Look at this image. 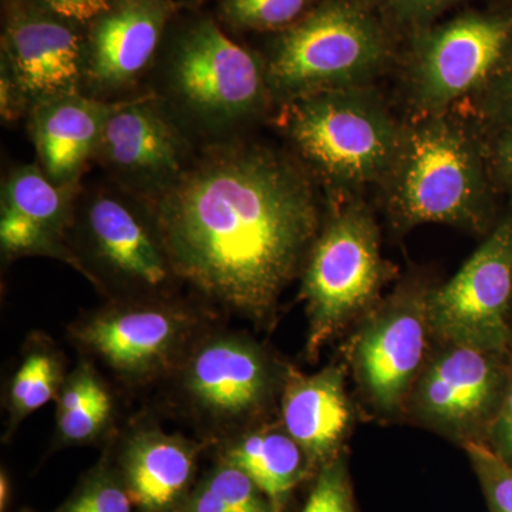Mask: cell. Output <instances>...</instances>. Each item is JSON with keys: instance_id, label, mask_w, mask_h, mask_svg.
<instances>
[{"instance_id": "cell-1", "label": "cell", "mask_w": 512, "mask_h": 512, "mask_svg": "<svg viewBox=\"0 0 512 512\" xmlns=\"http://www.w3.org/2000/svg\"><path fill=\"white\" fill-rule=\"evenodd\" d=\"M147 202L181 284L259 326L274 322L325 218L298 158L242 136L198 146Z\"/></svg>"}, {"instance_id": "cell-2", "label": "cell", "mask_w": 512, "mask_h": 512, "mask_svg": "<svg viewBox=\"0 0 512 512\" xmlns=\"http://www.w3.org/2000/svg\"><path fill=\"white\" fill-rule=\"evenodd\" d=\"M150 90L201 144L241 137L274 109L264 57L229 39L215 20H194L160 52Z\"/></svg>"}, {"instance_id": "cell-3", "label": "cell", "mask_w": 512, "mask_h": 512, "mask_svg": "<svg viewBox=\"0 0 512 512\" xmlns=\"http://www.w3.org/2000/svg\"><path fill=\"white\" fill-rule=\"evenodd\" d=\"M394 227L447 224L478 231L487 221V171L476 136L450 113L403 124L402 140L382 181Z\"/></svg>"}, {"instance_id": "cell-4", "label": "cell", "mask_w": 512, "mask_h": 512, "mask_svg": "<svg viewBox=\"0 0 512 512\" xmlns=\"http://www.w3.org/2000/svg\"><path fill=\"white\" fill-rule=\"evenodd\" d=\"M275 109L272 123L315 181L348 192L382 184L389 173L403 124L372 86L311 94Z\"/></svg>"}, {"instance_id": "cell-5", "label": "cell", "mask_w": 512, "mask_h": 512, "mask_svg": "<svg viewBox=\"0 0 512 512\" xmlns=\"http://www.w3.org/2000/svg\"><path fill=\"white\" fill-rule=\"evenodd\" d=\"M244 333L210 328L192 343L170 379L168 402L204 443H221L259 426L281 399L288 370Z\"/></svg>"}, {"instance_id": "cell-6", "label": "cell", "mask_w": 512, "mask_h": 512, "mask_svg": "<svg viewBox=\"0 0 512 512\" xmlns=\"http://www.w3.org/2000/svg\"><path fill=\"white\" fill-rule=\"evenodd\" d=\"M70 245L76 271L109 301L175 296L183 285L148 202L113 181L83 185Z\"/></svg>"}, {"instance_id": "cell-7", "label": "cell", "mask_w": 512, "mask_h": 512, "mask_svg": "<svg viewBox=\"0 0 512 512\" xmlns=\"http://www.w3.org/2000/svg\"><path fill=\"white\" fill-rule=\"evenodd\" d=\"M382 26L357 0H325L279 32L264 57L274 107L370 87L389 62Z\"/></svg>"}, {"instance_id": "cell-8", "label": "cell", "mask_w": 512, "mask_h": 512, "mask_svg": "<svg viewBox=\"0 0 512 512\" xmlns=\"http://www.w3.org/2000/svg\"><path fill=\"white\" fill-rule=\"evenodd\" d=\"M389 276L372 212L362 201L335 202L325 212L301 274L309 362L318 360L353 320L375 308Z\"/></svg>"}, {"instance_id": "cell-9", "label": "cell", "mask_w": 512, "mask_h": 512, "mask_svg": "<svg viewBox=\"0 0 512 512\" xmlns=\"http://www.w3.org/2000/svg\"><path fill=\"white\" fill-rule=\"evenodd\" d=\"M210 315L184 299H117L86 312L67 329L74 346L128 390L164 384Z\"/></svg>"}, {"instance_id": "cell-10", "label": "cell", "mask_w": 512, "mask_h": 512, "mask_svg": "<svg viewBox=\"0 0 512 512\" xmlns=\"http://www.w3.org/2000/svg\"><path fill=\"white\" fill-rule=\"evenodd\" d=\"M512 40V25L495 16L463 15L424 33L416 42L406 86L416 116L447 113L484 89Z\"/></svg>"}, {"instance_id": "cell-11", "label": "cell", "mask_w": 512, "mask_h": 512, "mask_svg": "<svg viewBox=\"0 0 512 512\" xmlns=\"http://www.w3.org/2000/svg\"><path fill=\"white\" fill-rule=\"evenodd\" d=\"M430 289L407 284L366 315L352 340L353 369L379 412L402 410L426 366Z\"/></svg>"}, {"instance_id": "cell-12", "label": "cell", "mask_w": 512, "mask_h": 512, "mask_svg": "<svg viewBox=\"0 0 512 512\" xmlns=\"http://www.w3.org/2000/svg\"><path fill=\"white\" fill-rule=\"evenodd\" d=\"M198 144L150 90L121 100L103 128L93 163L114 184L150 201L171 187Z\"/></svg>"}, {"instance_id": "cell-13", "label": "cell", "mask_w": 512, "mask_h": 512, "mask_svg": "<svg viewBox=\"0 0 512 512\" xmlns=\"http://www.w3.org/2000/svg\"><path fill=\"white\" fill-rule=\"evenodd\" d=\"M512 218L491 232L446 285L429 296L431 336L504 352L511 339Z\"/></svg>"}, {"instance_id": "cell-14", "label": "cell", "mask_w": 512, "mask_h": 512, "mask_svg": "<svg viewBox=\"0 0 512 512\" xmlns=\"http://www.w3.org/2000/svg\"><path fill=\"white\" fill-rule=\"evenodd\" d=\"M178 9L173 0H114L84 35L82 93L114 103L146 92Z\"/></svg>"}, {"instance_id": "cell-15", "label": "cell", "mask_w": 512, "mask_h": 512, "mask_svg": "<svg viewBox=\"0 0 512 512\" xmlns=\"http://www.w3.org/2000/svg\"><path fill=\"white\" fill-rule=\"evenodd\" d=\"M495 350L441 343L414 383L409 402L414 416L431 429L467 443L493 421L501 372Z\"/></svg>"}, {"instance_id": "cell-16", "label": "cell", "mask_w": 512, "mask_h": 512, "mask_svg": "<svg viewBox=\"0 0 512 512\" xmlns=\"http://www.w3.org/2000/svg\"><path fill=\"white\" fill-rule=\"evenodd\" d=\"M30 0H10L2 35V59L28 100L82 93L84 35Z\"/></svg>"}, {"instance_id": "cell-17", "label": "cell", "mask_w": 512, "mask_h": 512, "mask_svg": "<svg viewBox=\"0 0 512 512\" xmlns=\"http://www.w3.org/2000/svg\"><path fill=\"white\" fill-rule=\"evenodd\" d=\"M82 187L55 183L37 163L13 167L0 198L3 261L45 256L76 269L70 234Z\"/></svg>"}, {"instance_id": "cell-18", "label": "cell", "mask_w": 512, "mask_h": 512, "mask_svg": "<svg viewBox=\"0 0 512 512\" xmlns=\"http://www.w3.org/2000/svg\"><path fill=\"white\" fill-rule=\"evenodd\" d=\"M202 447L201 441L167 433L151 420L130 424L114 461L134 507L173 511L190 493Z\"/></svg>"}, {"instance_id": "cell-19", "label": "cell", "mask_w": 512, "mask_h": 512, "mask_svg": "<svg viewBox=\"0 0 512 512\" xmlns=\"http://www.w3.org/2000/svg\"><path fill=\"white\" fill-rule=\"evenodd\" d=\"M119 101H101L83 93L62 94L35 104L26 116L37 161L57 184H83L103 128Z\"/></svg>"}, {"instance_id": "cell-20", "label": "cell", "mask_w": 512, "mask_h": 512, "mask_svg": "<svg viewBox=\"0 0 512 512\" xmlns=\"http://www.w3.org/2000/svg\"><path fill=\"white\" fill-rule=\"evenodd\" d=\"M345 369L332 365L313 375L289 367L281 393V424L312 466L329 463L348 434L350 404Z\"/></svg>"}, {"instance_id": "cell-21", "label": "cell", "mask_w": 512, "mask_h": 512, "mask_svg": "<svg viewBox=\"0 0 512 512\" xmlns=\"http://www.w3.org/2000/svg\"><path fill=\"white\" fill-rule=\"evenodd\" d=\"M218 460L238 467L281 512L289 494L312 467L302 447L282 424H259L221 443Z\"/></svg>"}, {"instance_id": "cell-22", "label": "cell", "mask_w": 512, "mask_h": 512, "mask_svg": "<svg viewBox=\"0 0 512 512\" xmlns=\"http://www.w3.org/2000/svg\"><path fill=\"white\" fill-rule=\"evenodd\" d=\"M55 446H93L116 429V397L89 357H80L56 397Z\"/></svg>"}, {"instance_id": "cell-23", "label": "cell", "mask_w": 512, "mask_h": 512, "mask_svg": "<svg viewBox=\"0 0 512 512\" xmlns=\"http://www.w3.org/2000/svg\"><path fill=\"white\" fill-rule=\"evenodd\" d=\"M67 373L66 357L55 343L42 333H33L6 387L3 440H10L23 421L56 400Z\"/></svg>"}, {"instance_id": "cell-24", "label": "cell", "mask_w": 512, "mask_h": 512, "mask_svg": "<svg viewBox=\"0 0 512 512\" xmlns=\"http://www.w3.org/2000/svg\"><path fill=\"white\" fill-rule=\"evenodd\" d=\"M171 512H275L271 501L238 467L218 460Z\"/></svg>"}, {"instance_id": "cell-25", "label": "cell", "mask_w": 512, "mask_h": 512, "mask_svg": "<svg viewBox=\"0 0 512 512\" xmlns=\"http://www.w3.org/2000/svg\"><path fill=\"white\" fill-rule=\"evenodd\" d=\"M134 508L109 450L56 512H134Z\"/></svg>"}, {"instance_id": "cell-26", "label": "cell", "mask_w": 512, "mask_h": 512, "mask_svg": "<svg viewBox=\"0 0 512 512\" xmlns=\"http://www.w3.org/2000/svg\"><path fill=\"white\" fill-rule=\"evenodd\" d=\"M313 0H218L221 18L231 28L281 32L309 12Z\"/></svg>"}, {"instance_id": "cell-27", "label": "cell", "mask_w": 512, "mask_h": 512, "mask_svg": "<svg viewBox=\"0 0 512 512\" xmlns=\"http://www.w3.org/2000/svg\"><path fill=\"white\" fill-rule=\"evenodd\" d=\"M493 512H512V466L493 448L481 441L464 443Z\"/></svg>"}, {"instance_id": "cell-28", "label": "cell", "mask_w": 512, "mask_h": 512, "mask_svg": "<svg viewBox=\"0 0 512 512\" xmlns=\"http://www.w3.org/2000/svg\"><path fill=\"white\" fill-rule=\"evenodd\" d=\"M302 512H353L348 477L338 458H333L320 470Z\"/></svg>"}, {"instance_id": "cell-29", "label": "cell", "mask_w": 512, "mask_h": 512, "mask_svg": "<svg viewBox=\"0 0 512 512\" xmlns=\"http://www.w3.org/2000/svg\"><path fill=\"white\" fill-rule=\"evenodd\" d=\"M39 8L79 28H89L107 12L114 0H30Z\"/></svg>"}, {"instance_id": "cell-30", "label": "cell", "mask_w": 512, "mask_h": 512, "mask_svg": "<svg viewBox=\"0 0 512 512\" xmlns=\"http://www.w3.org/2000/svg\"><path fill=\"white\" fill-rule=\"evenodd\" d=\"M387 13L400 25H421L457 0H383Z\"/></svg>"}, {"instance_id": "cell-31", "label": "cell", "mask_w": 512, "mask_h": 512, "mask_svg": "<svg viewBox=\"0 0 512 512\" xmlns=\"http://www.w3.org/2000/svg\"><path fill=\"white\" fill-rule=\"evenodd\" d=\"M30 106L25 94L6 64L0 63V116L5 123H13L28 116Z\"/></svg>"}, {"instance_id": "cell-32", "label": "cell", "mask_w": 512, "mask_h": 512, "mask_svg": "<svg viewBox=\"0 0 512 512\" xmlns=\"http://www.w3.org/2000/svg\"><path fill=\"white\" fill-rule=\"evenodd\" d=\"M484 116L494 119H512V70L487 84V92L481 100Z\"/></svg>"}, {"instance_id": "cell-33", "label": "cell", "mask_w": 512, "mask_h": 512, "mask_svg": "<svg viewBox=\"0 0 512 512\" xmlns=\"http://www.w3.org/2000/svg\"><path fill=\"white\" fill-rule=\"evenodd\" d=\"M493 436L504 458L512 457V384L501 400L493 420Z\"/></svg>"}, {"instance_id": "cell-34", "label": "cell", "mask_w": 512, "mask_h": 512, "mask_svg": "<svg viewBox=\"0 0 512 512\" xmlns=\"http://www.w3.org/2000/svg\"><path fill=\"white\" fill-rule=\"evenodd\" d=\"M491 165H493L495 177L505 190L512 194V127L508 128L495 143L491 153Z\"/></svg>"}, {"instance_id": "cell-35", "label": "cell", "mask_w": 512, "mask_h": 512, "mask_svg": "<svg viewBox=\"0 0 512 512\" xmlns=\"http://www.w3.org/2000/svg\"><path fill=\"white\" fill-rule=\"evenodd\" d=\"M9 495V477L8 474L5 473V470H2V474H0V510H2V512H5V508L8 507Z\"/></svg>"}, {"instance_id": "cell-36", "label": "cell", "mask_w": 512, "mask_h": 512, "mask_svg": "<svg viewBox=\"0 0 512 512\" xmlns=\"http://www.w3.org/2000/svg\"><path fill=\"white\" fill-rule=\"evenodd\" d=\"M22 512H29V511H22Z\"/></svg>"}]
</instances>
